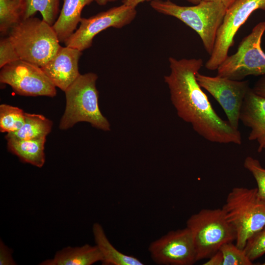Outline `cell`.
I'll list each match as a JSON object with an SVG mask.
<instances>
[{
  "mask_svg": "<svg viewBox=\"0 0 265 265\" xmlns=\"http://www.w3.org/2000/svg\"><path fill=\"white\" fill-rule=\"evenodd\" d=\"M12 250L0 240V265H15L16 263L12 257Z\"/></svg>",
  "mask_w": 265,
  "mask_h": 265,
  "instance_id": "4316f807",
  "label": "cell"
},
{
  "mask_svg": "<svg viewBox=\"0 0 265 265\" xmlns=\"http://www.w3.org/2000/svg\"><path fill=\"white\" fill-rule=\"evenodd\" d=\"M223 257V265H252L243 249L238 248L232 242L226 243L220 248Z\"/></svg>",
  "mask_w": 265,
  "mask_h": 265,
  "instance_id": "603a6c76",
  "label": "cell"
},
{
  "mask_svg": "<svg viewBox=\"0 0 265 265\" xmlns=\"http://www.w3.org/2000/svg\"><path fill=\"white\" fill-rule=\"evenodd\" d=\"M117 0H94V1H95L99 5L101 6L105 5L108 2H114Z\"/></svg>",
  "mask_w": 265,
  "mask_h": 265,
  "instance_id": "1f68e13d",
  "label": "cell"
},
{
  "mask_svg": "<svg viewBox=\"0 0 265 265\" xmlns=\"http://www.w3.org/2000/svg\"><path fill=\"white\" fill-rule=\"evenodd\" d=\"M22 109L7 104L0 105V131L10 133L19 130L25 122Z\"/></svg>",
  "mask_w": 265,
  "mask_h": 265,
  "instance_id": "7402d4cb",
  "label": "cell"
},
{
  "mask_svg": "<svg viewBox=\"0 0 265 265\" xmlns=\"http://www.w3.org/2000/svg\"><path fill=\"white\" fill-rule=\"evenodd\" d=\"M258 9L265 10V0H237L227 9L217 33L213 49L205 63L208 70L217 69L228 55L238 30L251 14Z\"/></svg>",
  "mask_w": 265,
  "mask_h": 265,
  "instance_id": "ba28073f",
  "label": "cell"
},
{
  "mask_svg": "<svg viewBox=\"0 0 265 265\" xmlns=\"http://www.w3.org/2000/svg\"><path fill=\"white\" fill-rule=\"evenodd\" d=\"M62 7L52 26L61 43H64L76 30L83 8L94 0H63Z\"/></svg>",
  "mask_w": 265,
  "mask_h": 265,
  "instance_id": "2e32d148",
  "label": "cell"
},
{
  "mask_svg": "<svg viewBox=\"0 0 265 265\" xmlns=\"http://www.w3.org/2000/svg\"><path fill=\"white\" fill-rule=\"evenodd\" d=\"M150 0H123V4H125L128 6H130L133 8H136L137 5L140 3L143 2L145 1H149Z\"/></svg>",
  "mask_w": 265,
  "mask_h": 265,
  "instance_id": "4dcf8cb0",
  "label": "cell"
},
{
  "mask_svg": "<svg viewBox=\"0 0 265 265\" xmlns=\"http://www.w3.org/2000/svg\"><path fill=\"white\" fill-rule=\"evenodd\" d=\"M243 250L252 262L265 254V225L248 239Z\"/></svg>",
  "mask_w": 265,
  "mask_h": 265,
  "instance_id": "cb8c5ba5",
  "label": "cell"
},
{
  "mask_svg": "<svg viewBox=\"0 0 265 265\" xmlns=\"http://www.w3.org/2000/svg\"><path fill=\"white\" fill-rule=\"evenodd\" d=\"M208 259L203 265H223V257L221 252L219 250Z\"/></svg>",
  "mask_w": 265,
  "mask_h": 265,
  "instance_id": "83f0119b",
  "label": "cell"
},
{
  "mask_svg": "<svg viewBox=\"0 0 265 265\" xmlns=\"http://www.w3.org/2000/svg\"><path fill=\"white\" fill-rule=\"evenodd\" d=\"M92 233L95 245L99 249L103 265H143L138 258L123 253L117 250L108 239L102 226L95 223L92 226Z\"/></svg>",
  "mask_w": 265,
  "mask_h": 265,
  "instance_id": "e0dca14e",
  "label": "cell"
},
{
  "mask_svg": "<svg viewBox=\"0 0 265 265\" xmlns=\"http://www.w3.org/2000/svg\"><path fill=\"white\" fill-rule=\"evenodd\" d=\"M243 166L252 174L257 184L258 195L265 201V169L258 159L250 156L245 158Z\"/></svg>",
  "mask_w": 265,
  "mask_h": 265,
  "instance_id": "d4e9b609",
  "label": "cell"
},
{
  "mask_svg": "<svg viewBox=\"0 0 265 265\" xmlns=\"http://www.w3.org/2000/svg\"><path fill=\"white\" fill-rule=\"evenodd\" d=\"M150 5L158 12L178 19L196 31L205 50L211 54L227 10L222 3L202 1L195 5L186 6L177 5L169 0H152Z\"/></svg>",
  "mask_w": 265,
  "mask_h": 265,
  "instance_id": "277c9868",
  "label": "cell"
},
{
  "mask_svg": "<svg viewBox=\"0 0 265 265\" xmlns=\"http://www.w3.org/2000/svg\"><path fill=\"white\" fill-rule=\"evenodd\" d=\"M189 2L196 4L202 1H211L219 2L222 3L227 9L232 5L237 0H186Z\"/></svg>",
  "mask_w": 265,
  "mask_h": 265,
  "instance_id": "f546056e",
  "label": "cell"
},
{
  "mask_svg": "<svg viewBox=\"0 0 265 265\" xmlns=\"http://www.w3.org/2000/svg\"><path fill=\"white\" fill-rule=\"evenodd\" d=\"M97 79L94 73L80 74L64 91L66 106L59 123L60 130L69 129L80 122L89 123L93 127L104 131L110 130L109 121L99 107Z\"/></svg>",
  "mask_w": 265,
  "mask_h": 265,
  "instance_id": "7a4b0ae2",
  "label": "cell"
},
{
  "mask_svg": "<svg viewBox=\"0 0 265 265\" xmlns=\"http://www.w3.org/2000/svg\"><path fill=\"white\" fill-rule=\"evenodd\" d=\"M23 0H0V31L8 32L24 19Z\"/></svg>",
  "mask_w": 265,
  "mask_h": 265,
  "instance_id": "44dd1931",
  "label": "cell"
},
{
  "mask_svg": "<svg viewBox=\"0 0 265 265\" xmlns=\"http://www.w3.org/2000/svg\"><path fill=\"white\" fill-rule=\"evenodd\" d=\"M263 149H264L265 150V145L264 146Z\"/></svg>",
  "mask_w": 265,
  "mask_h": 265,
  "instance_id": "d6a6232c",
  "label": "cell"
},
{
  "mask_svg": "<svg viewBox=\"0 0 265 265\" xmlns=\"http://www.w3.org/2000/svg\"><path fill=\"white\" fill-rule=\"evenodd\" d=\"M252 89L256 94L265 97V76L260 79Z\"/></svg>",
  "mask_w": 265,
  "mask_h": 265,
  "instance_id": "f1b7e54d",
  "label": "cell"
},
{
  "mask_svg": "<svg viewBox=\"0 0 265 265\" xmlns=\"http://www.w3.org/2000/svg\"><path fill=\"white\" fill-rule=\"evenodd\" d=\"M82 52L67 46H61L42 70L55 86L65 91L80 76L79 61Z\"/></svg>",
  "mask_w": 265,
  "mask_h": 265,
  "instance_id": "4fadbf2b",
  "label": "cell"
},
{
  "mask_svg": "<svg viewBox=\"0 0 265 265\" xmlns=\"http://www.w3.org/2000/svg\"><path fill=\"white\" fill-rule=\"evenodd\" d=\"M53 122L44 115L25 113V122L23 126L15 132L8 133L6 140L15 139L29 140L46 137L50 133Z\"/></svg>",
  "mask_w": 265,
  "mask_h": 265,
  "instance_id": "d6986e66",
  "label": "cell"
},
{
  "mask_svg": "<svg viewBox=\"0 0 265 265\" xmlns=\"http://www.w3.org/2000/svg\"><path fill=\"white\" fill-rule=\"evenodd\" d=\"M8 38L21 60L40 67L52 59L61 47L52 26L33 16L14 26L9 31Z\"/></svg>",
  "mask_w": 265,
  "mask_h": 265,
  "instance_id": "3957f363",
  "label": "cell"
},
{
  "mask_svg": "<svg viewBox=\"0 0 265 265\" xmlns=\"http://www.w3.org/2000/svg\"><path fill=\"white\" fill-rule=\"evenodd\" d=\"M0 81L10 85L17 94L53 97L56 87L38 66L18 60L0 68Z\"/></svg>",
  "mask_w": 265,
  "mask_h": 265,
  "instance_id": "9c48e42d",
  "label": "cell"
},
{
  "mask_svg": "<svg viewBox=\"0 0 265 265\" xmlns=\"http://www.w3.org/2000/svg\"><path fill=\"white\" fill-rule=\"evenodd\" d=\"M196 253L197 261L208 259L224 244L236 240V232L222 208L203 209L187 220Z\"/></svg>",
  "mask_w": 265,
  "mask_h": 265,
  "instance_id": "8992f818",
  "label": "cell"
},
{
  "mask_svg": "<svg viewBox=\"0 0 265 265\" xmlns=\"http://www.w3.org/2000/svg\"><path fill=\"white\" fill-rule=\"evenodd\" d=\"M136 13L135 8L123 4L92 17L81 18L79 27L64 43L82 52L92 46L94 37L100 32L110 27L120 28L130 24Z\"/></svg>",
  "mask_w": 265,
  "mask_h": 265,
  "instance_id": "30bf717a",
  "label": "cell"
},
{
  "mask_svg": "<svg viewBox=\"0 0 265 265\" xmlns=\"http://www.w3.org/2000/svg\"><path fill=\"white\" fill-rule=\"evenodd\" d=\"M265 31V21L242 39L236 53L226 57L217 68V76L237 80L250 75L265 76V53L261 48Z\"/></svg>",
  "mask_w": 265,
  "mask_h": 265,
  "instance_id": "52a82bcc",
  "label": "cell"
},
{
  "mask_svg": "<svg viewBox=\"0 0 265 265\" xmlns=\"http://www.w3.org/2000/svg\"><path fill=\"white\" fill-rule=\"evenodd\" d=\"M25 5L24 19L33 16L39 12L42 19L53 26L60 13V0H23Z\"/></svg>",
  "mask_w": 265,
  "mask_h": 265,
  "instance_id": "ffe728a7",
  "label": "cell"
},
{
  "mask_svg": "<svg viewBox=\"0 0 265 265\" xmlns=\"http://www.w3.org/2000/svg\"><path fill=\"white\" fill-rule=\"evenodd\" d=\"M169 62L170 72L164 79L178 116L210 142L240 145L239 130L216 113L196 80V74L203 66L202 59L170 57Z\"/></svg>",
  "mask_w": 265,
  "mask_h": 265,
  "instance_id": "6da1fadb",
  "label": "cell"
},
{
  "mask_svg": "<svg viewBox=\"0 0 265 265\" xmlns=\"http://www.w3.org/2000/svg\"><path fill=\"white\" fill-rule=\"evenodd\" d=\"M152 260L159 265H192L197 262L193 238L187 227L172 230L148 247Z\"/></svg>",
  "mask_w": 265,
  "mask_h": 265,
  "instance_id": "7c38bea8",
  "label": "cell"
},
{
  "mask_svg": "<svg viewBox=\"0 0 265 265\" xmlns=\"http://www.w3.org/2000/svg\"><path fill=\"white\" fill-rule=\"evenodd\" d=\"M196 80L224 110L228 122L238 130L239 115L244 98L250 89L248 80H237L219 77H210L198 73Z\"/></svg>",
  "mask_w": 265,
  "mask_h": 265,
  "instance_id": "8fae6325",
  "label": "cell"
},
{
  "mask_svg": "<svg viewBox=\"0 0 265 265\" xmlns=\"http://www.w3.org/2000/svg\"><path fill=\"white\" fill-rule=\"evenodd\" d=\"M103 257L98 247L85 244L80 247L67 246L57 251L52 259L40 265H91L101 262Z\"/></svg>",
  "mask_w": 265,
  "mask_h": 265,
  "instance_id": "9a60e30c",
  "label": "cell"
},
{
  "mask_svg": "<svg viewBox=\"0 0 265 265\" xmlns=\"http://www.w3.org/2000/svg\"><path fill=\"white\" fill-rule=\"evenodd\" d=\"M46 137L29 140H7L8 150L24 162L41 168L45 162Z\"/></svg>",
  "mask_w": 265,
  "mask_h": 265,
  "instance_id": "ac0fdd59",
  "label": "cell"
},
{
  "mask_svg": "<svg viewBox=\"0 0 265 265\" xmlns=\"http://www.w3.org/2000/svg\"><path fill=\"white\" fill-rule=\"evenodd\" d=\"M20 59L8 37L2 38L0 41V68Z\"/></svg>",
  "mask_w": 265,
  "mask_h": 265,
  "instance_id": "484cf974",
  "label": "cell"
},
{
  "mask_svg": "<svg viewBox=\"0 0 265 265\" xmlns=\"http://www.w3.org/2000/svg\"><path fill=\"white\" fill-rule=\"evenodd\" d=\"M262 265H265V262H264V263H263Z\"/></svg>",
  "mask_w": 265,
  "mask_h": 265,
  "instance_id": "836d02e7",
  "label": "cell"
},
{
  "mask_svg": "<svg viewBox=\"0 0 265 265\" xmlns=\"http://www.w3.org/2000/svg\"><path fill=\"white\" fill-rule=\"evenodd\" d=\"M222 209L236 232V245L240 249L265 225V201L259 196L257 188H233Z\"/></svg>",
  "mask_w": 265,
  "mask_h": 265,
  "instance_id": "5b68a950",
  "label": "cell"
},
{
  "mask_svg": "<svg viewBox=\"0 0 265 265\" xmlns=\"http://www.w3.org/2000/svg\"><path fill=\"white\" fill-rule=\"evenodd\" d=\"M239 120L251 129L248 139L257 141L258 152H261L265 144V97L250 88L244 98Z\"/></svg>",
  "mask_w": 265,
  "mask_h": 265,
  "instance_id": "5bb4252c",
  "label": "cell"
}]
</instances>
